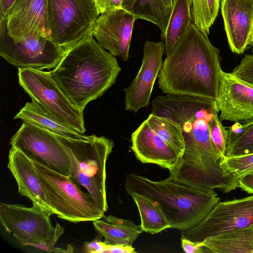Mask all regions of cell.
Instances as JSON below:
<instances>
[{
    "label": "cell",
    "mask_w": 253,
    "mask_h": 253,
    "mask_svg": "<svg viewBox=\"0 0 253 253\" xmlns=\"http://www.w3.org/2000/svg\"><path fill=\"white\" fill-rule=\"evenodd\" d=\"M129 195L137 207L143 231L155 234L170 228L161 207L158 203L138 194L132 193Z\"/></svg>",
    "instance_id": "25"
},
{
    "label": "cell",
    "mask_w": 253,
    "mask_h": 253,
    "mask_svg": "<svg viewBox=\"0 0 253 253\" xmlns=\"http://www.w3.org/2000/svg\"><path fill=\"white\" fill-rule=\"evenodd\" d=\"M122 8L133 15L135 20L144 19L157 26L163 38L171 9L167 7L162 0H122Z\"/></svg>",
    "instance_id": "23"
},
{
    "label": "cell",
    "mask_w": 253,
    "mask_h": 253,
    "mask_svg": "<svg viewBox=\"0 0 253 253\" xmlns=\"http://www.w3.org/2000/svg\"><path fill=\"white\" fill-rule=\"evenodd\" d=\"M56 135V134H55ZM66 147L72 164L71 179L84 188L104 213L108 210L106 167L114 146L112 140L94 135L90 140L56 135Z\"/></svg>",
    "instance_id": "5"
},
{
    "label": "cell",
    "mask_w": 253,
    "mask_h": 253,
    "mask_svg": "<svg viewBox=\"0 0 253 253\" xmlns=\"http://www.w3.org/2000/svg\"><path fill=\"white\" fill-rule=\"evenodd\" d=\"M10 144L33 163L61 174L70 175L72 164L69 153L55 134L23 121L11 137Z\"/></svg>",
    "instance_id": "11"
},
{
    "label": "cell",
    "mask_w": 253,
    "mask_h": 253,
    "mask_svg": "<svg viewBox=\"0 0 253 253\" xmlns=\"http://www.w3.org/2000/svg\"><path fill=\"white\" fill-rule=\"evenodd\" d=\"M107 247V244L96 238L92 241L84 242L83 250L88 253H104Z\"/></svg>",
    "instance_id": "34"
},
{
    "label": "cell",
    "mask_w": 253,
    "mask_h": 253,
    "mask_svg": "<svg viewBox=\"0 0 253 253\" xmlns=\"http://www.w3.org/2000/svg\"><path fill=\"white\" fill-rule=\"evenodd\" d=\"M146 121L151 128L180 157L185 150V141L180 125L169 118L152 113Z\"/></svg>",
    "instance_id": "26"
},
{
    "label": "cell",
    "mask_w": 253,
    "mask_h": 253,
    "mask_svg": "<svg viewBox=\"0 0 253 253\" xmlns=\"http://www.w3.org/2000/svg\"><path fill=\"white\" fill-rule=\"evenodd\" d=\"M164 43L147 41L143 47L142 64L130 85L124 89L125 109L137 112L149 105L153 87L162 64Z\"/></svg>",
    "instance_id": "13"
},
{
    "label": "cell",
    "mask_w": 253,
    "mask_h": 253,
    "mask_svg": "<svg viewBox=\"0 0 253 253\" xmlns=\"http://www.w3.org/2000/svg\"><path fill=\"white\" fill-rule=\"evenodd\" d=\"M100 14L122 8V0H94Z\"/></svg>",
    "instance_id": "32"
},
{
    "label": "cell",
    "mask_w": 253,
    "mask_h": 253,
    "mask_svg": "<svg viewBox=\"0 0 253 253\" xmlns=\"http://www.w3.org/2000/svg\"><path fill=\"white\" fill-rule=\"evenodd\" d=\"M132 246H126L123 245H107L104 253H136Z\"/></svg>",
    "instance_id": "35"
},
{
    "label": "cell",
    "mask_w": 253,
    "mask_h": 253,
    "mask_svg": "<svg viewBox=\"0 0 253 253\" xmlns=\"http://www.w3.org/2000/svg\"><path fill=\"white\" fill-rule=\"evenodd\" d=\"M215 102L183 94H166L152 102L151 113L168 117L181 126L185 141L183 155L197 157L213 154L218 149L210 134V124Z\"/></svg>",
    "instance_id": "4"
},
{
    "label": "cell",
    "mask_w": 253,
    "mask_h": 253,
    "mask_svg": "<svg viewBox=\"0 0 253 253\" xmlns=\"http://www.w3.org/2000/svg\"><path fill=\"white\" fill-rule=\"evenodd\" d=\"M131 149L142 163L154 164L168 169L176 166L180 156L149 126L146 120L131 134Z\"/></svg>",
    "instance_id": "18"
},
{
    "label": "cell",
    "mask_w": 253,
    "mask_h": 253,
    "mask_svg": "<svg viewBox=\"0 0 253 253\" xmlns=\"http://www.w3.org/2000/svg\"><path fill=\"white\" fill-rule=\"evenodd\" d=\"M193 24L208 35L219 12L220 0H191Z\"/></svg>",
    "instance_id": "28"
},
{
    "label": "cell",
    "mask_w": 253,
    "mask_h": 253,
    "mask_svg": "<svg viewBox=\"0 0 253 253\" xmlns=\"http://www.w3.org/2000/svg\"><path fill=\"white\" fill-rule=\"evenodd\" d=\"M193 23L191 0H173L170 16L162 39L166 55L172 50L187 28Z\"/></svg>",
    "instance_id": "24"
},
{
    "label": "cell",
    "mask_w": 253,
    "mask_h": 253,
    "mask_svg": "<svg viewBox=\"0 0 253 253\" xmlns=\"http://www.w3.org/2000/svg\"><path fill=\"white\" fill-rule=\"evenodd\" d=\"M215 104L221 121H246L253 118V86L221 70Z\"/></svg>",
    "instance_id": "15"
},
{
    "label": "cell",
    "mask_w": 253,
    "mask_h": 253,
    "mask_svg": "<svg viewBox=\"0 0 253 253\" xmlns=\"http://www.w3.org/2000/svg\"><path fill=\"white\" fill-rule=\"evenodd\" d=\"M221 58L208 35L192 23L163 61L158 85L166 94L188 95L215 101Z\"/></svg>",
    "instance_id": "1"
},
{
    "label": "cell",
    "mask_w": 253,
    "mask_h": 253,
    "mask_svg": "<svg viewBox=\"0 0 253 253\" xmlns=\"http://www.w3.org/2000/svg\"><path fill=\"white\" fill-rule=\"evenodd\" d=\"M121 70L115 56L91 34L68 49L49 72L69 100L84 111L113 85Z\"/></svg>",
    "instance_id": "2"
},
{
    "label": "cell",
    "mask_w": 253,
    "mask_h": 253,
    "mask_svg": "<svg viewBox=\"0 0 253 253\" xmlns=\"http://www.w3.org/2000/svg\"><path fill=\"white\" fill-rule=\"evenodd\" d=\"M239 187L249 194H253V174L240 178Z\"/></svg>",
    "instance_id": "36"
},
{
    "label": "cell",
    "mask_w": 253,
    "mask_h": 253,
    "mask_svg": "<svg viewBox=\"0 0 253 253\" xmlns=\"http://www.w3.org/2000/svg\"><path fill=\"white\" fill-rule=\"evenodd\" d=\"M224 29L231 50L242 54L249 45L253 0H221Z\"/></svg>",
    "instance_id": "17"
},
{
    "label": "cell",
    "mask_w": 253,
    "mask_h": 253,
    "mask_svg": "<svg viewBox=\"0 0 253 253\" xmlns=\"http://www.w3.org/2000/svg\"></svg>",
    "instance_id": "41"
},
{
    "label": "cell",
    "mask_w": 253,
    "mask_h": 253,
    "mask_svg": "<svg viewBox=\"0 0 253 253\" xmlns=\"http://www.w3.org/2000/svg\"><path fill=\"white\" fill-rule=\"evenodd\" d=\"M253 226V195L219 202L196 225L181 231V236L201 242L206 238L233 229Z\"/></svg>",
    "instance_id": "12"
},
{
    "label": "cell",
    "mask_w": 253,
    "mask_h": 253,
    "mask_svg": "<svg viewBox=\"0 0 253 253\" xmlns=\"http://www.w3.org/2000/svg\"><path fill=\"white\" fill-rule=\"evenodd\" d=\"M14 119H21L56 135L70 138L90 140L95 135L80 133L33 101L27 102Z\"/></svg>",
    "instance_id": "20"
},
{
    "label": "cell",
    "mask_w": 253,
    "mask_h": 253,
    "mask_svg": "<svg viewBox=\"0 0 253 253\" xmlns=\"http://www.w3.org/2000/svg\"><path fill=\"white\" fill-rule=\"evenodd\" d=\"M66 51L47 37L14 40L8 33L6 16L0 15V55L18 69H54Z\"/></svg>",
    "instance_id": "10"
},
{
    "label": "cell",
    "mask_w": 253,
    "mask_h": 253,
    "mask_svg": "<svg viewBox=\"0 0 253 253\" xmlns=\"http://www.w3.org/2000/svg\"><path fill=\"white\" fill-rule=\"evenodd\" d=\"M99 15L94 0H47L48 38L67 50L92 34Z\"/></svg>",
    "instance_id": "6"
},
{
    "label": "cell",
    "mask_w": 253,
    "mask_h": 253,
    "mask_svg": "<svg viewBox=\"0 0 253 253\" xmlns=\"http://www.w3.org/2000/svg\"><path fill=\"white\" fill-rule=\"evenodd\" d=\"M181 247L183 251L187 253H205L202 242L191 241L181 236Z\"/></svg>",
    "instance_id": "33"
},
{
    "label": "cell",
    "mask_w": 253,
    "mask_h": 253,
    "mask_svg": "<svg viewBox=\"0 0 253 253\" xmlns=\"http://www.w3.org/2000/svg\"><path fill=\"white\" fill-rule=\"evenodd\" d=\"M16 0H0V15L6 16Z\"/></svg>",
    "instance_id": "37"
},
{
    "label": "cell",
    "mask_w": 253,
    "mask_h": 253,
    "mask_svg": "<svg viewBox=\"0 0 253 253\" xmlns=\"http://www.w3.org/2000/svg\"><path fill=\"white\" fill-rule=\"evenodd\" d=\"M36 244L34 245V246H35V248H36ZM59 249H60V248H59L58 252H59Z\"/></svg>",
    "instance_id": "40"
},
{
    "label": "cell",
    "mask_w": 253,
    "mask_h": 253,
    "mask_svg": "<svg viewBox=\"0 0 253 253\" xmlns=\"http://www.w3.org/2000/svg\"><path fill=\"white\" fill-rule=\"evenodd\" d=\"M249 45H251L253 46V19L250 32ZM252 52H253V48L252 50Z\"/></svg>",
    "instance_id": "38"
},
{
    "label": "cell",
    "mask_w": 253,
    "mask_h": 253,
    "mask_svg": "<svg viewBox=\"0 0 253 253\" xmlns=\"http://www.w3.org/2000/svg\"><path fill=\"white\" fill-rule=\"evenodd\" d=\"M219 111L217 109L213 114L210 124L211 139L221 155L225 157L227 149L228 136V129L223 126L218 116Z\"/></svg>",
    "instance_id": "30"
},
{
    "label": "cell",
    "mask_w": 253,
    "mask_h": 253,
    "mask_svg": "<svg viewBox=\"0 0 253 253\" xmlns=\"http://www.w3.org/2000/svg\"><path fill=\"white\" fill-rule=\"evenodd\" d=\"M230 73L238 79L253 86V54H246Z\"/></svg>",
    "instance_id": "31"
},
{
    "label": "cell",
    "mask_w": 253,
    "mask_h": 253,
    "mask_svg": "<svg viewBox=\"0 0 253 253\" xmlns=\"http://www.w3.org/2000/svg\"><path fill=\"white\" fill-rule=\"evenodd\" d=\"M7 168L17 182L20 194L29 199L33 204H39L53 212L44 188L31 160L21 151L11 147L8 155Z\"/></svg>",
    "instance_id": "19"
},
{
    "label": "cell",
    "mask_w": 253,
    "mask_h": 253,
    "mask_svg": "<svg viewBox=\"0 0 253 253\" xmlns=\"http://www.w3.org/2000/svg\"><path fill=\"white\" fill-rule=\"evenodd\" d=\"M201 242L205 253H253V226L230 230Z\"/></svg>",
    "instance_id": "22"
},
{
    "label": "cell",
    "mask_w": 253,
    "mask_h": 253,
    "mask_svg": "<svg viewBox=\"0 0 253 253\" xmlns=\"http://www.w3.org/2000/svg\"><path fill=\"white\" fill-rule=\"evenodd\" d=\"M135 19L123 8L100 14L92 35L98 43L114 56L127 60Z\"/></svg>",
    "instance_id": "14"
},
{
    "label": "cell",
    "mask_w": 253,
    "mask_h": 253,
    "mask_svg": "<svg viewBox=\"0 0 253 253\" xmlns=\"http://www.w3.org/2000/svg\"><path fill=\"white\" fill-rule=\"evenodd\" d=\"M47 0H16L6 17L9 35L15 41L47 37Z\"/></svg>",
    "instance_id": "16"
},
{
    "label": "cell",
    "mask_w": 253,
    "mask_h": 253,
    "mask_svg": "<svg viewBox=\"0 0 253 253\" xmlns=\"http://www.w3.org/2000/svg\"><path fill=\"white\" fill-rule=\"evenodd\" d=\"M19 83L33 102L77 131H85L83 111L75 106L52 78L49 71L18 69Z\"/></svg>",
    "instance_id": "9"
},
{
    "label": "cell",
    "mask_w": 253,
    "mask_h": 253,
    "mask_svg": "<svg viewBox=\"0 0 253 253\" xmlns=\"http://www.w3.org/2000/svg\"><path fill=\"white\" fill-rule=\"evenodd\" d=\"M173 0H162L163 2L165 4V5L169 8L172 9V5H173Z\"/></svg>",
    "instance_id": "39"
},
{
    "label": "cell",
    "mask_w": 253,
    "mask_h": 253,
    "mask_svg": "<svg viewBox=\"0 0 253 253\" xmlns=\"http://www.w3.org/2000/svg\"><path fill=\"white\" fill-rule=\"evenodd\" d=\"M52 211L37 204L26 207L19 204L0 203V222L5 230L12 234L22 246L43 243L42 249L54 253V245L62 235L55 231L50 220Z\"/></svg>",
    "instance_id": "8"
},
{
    "label": "cell",
    "mask_w": 253,
    "mask_h": 253,
    "mask_svg": "<svg viewBox=\"0 0 253 253\" xmlns=\"http://www.w3.org/2000/svg\"><path fill=\"white\" fill-rule=\"evenodd\" d=\"M221 166L228 172L239 179L253 174V153L248 154L226 157L222 160Z\"/></svg>",
    "instance_id": "29"
},
{
    "label": "cell",
    "mask_w": 253,
    "mask_h": 253,
    "mask_svg": "<svg viewBox=\"0 0 253 253\" xmlns=\"http://www.w3.org/2000/svg\"><path fill=\"white\" fill-rule=\"evenodd\" d=\"M128 195L136 193L158 203L170 228L185 230L202 220L220 202L215 191H206L173 180L153 181L133 173L126 175Z\"/></svg>",
    "instance_id": "3"
},
{
    "label": "cell",
    "mask_w": 253,
    "mask_h": 253,
    "mask_svg": "<svg viewBox=\"0 0 253 253\" xmlns=\"http://www.w3.org/2000/svg\"><path fill=\"white\" fill-rule=\"evenodd\" d=\"M95 229L104 238L107 245H123L132 246L143 230L140 225L129 219H123L112 215L93 221Z\"/></svg>",
    "instance_id": "21"
},
{
    "label": "cell",
    "mask_w": 253,
    "mask_h": 253,
    "mask_svg": "<svg viewBox=\"0 0 253 253\" xmlns=\"http://www.w3.org/2000/svg\"><path fill=\"white\" fill-rule=\"evenodd\" d=\"M54 214L74 223L94 221L105 216L92 197L70 177L34 163Z\"/></svg>",
    "instance_id": "7"
},
{
    "label": "cell",
    "mask_w": 253,
    "mask_h": 253,
    "mask_svg": "<svg viewBox=\"0 0 253 253\" xmlns=\"http://www.w3.org/2000/svg\"><path fill=\"white\" fill-rule=\"evenodd\" d=\"M228 131L226 157L253 153V118L236 122Z\"/></svg>",
    "instance_id": "27"
}]
</instances>
